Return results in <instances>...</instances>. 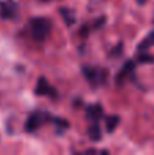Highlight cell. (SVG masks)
I'll list each match as a JSON object with an SVG mask.
<instances>
[{
    "label": "cell",
    "mask_w": 154,
    "mask_h": 155,
    "mask_svg": "<svg viewBox=\"0 0 154 155\" xmlns=\"http://www.w3.org/2000/svg\"><path fill=\"white\" fill-rule=\"evenodd\" d=\"M87 135H89L90 140H93V142H98V140H101L102 134H101V128H100V125H98V123H93L92 125L89 127V129H87Z\"/></svg>",
    "instance_id": "8"
},
{
    "label": "cell",
    "mask_w": 154,
    "mask_h": 155,
    "mask_svg": "<svg viewBox=\"0 0 154 155\" xmlns=\"http://www.w3.org/2000/svg\"><path fill=\"white\" fill-rule=\"evenodd\" d=\"M83 75L92 83L93 86H101L106 80V71L102 68H94V67H83Z\"/></svg>",
    "instance_id": "2"
},
{
    "label": "cell",
    "mask_w": 154,
    "mask_h": 155,
    "mask_svg": "<svg viewBox=\"0 0 154 155\" xmlns=\"http://www.w3.org/2000/svg\"><path fill=\"white\" fill-rule=\"evenodd\" d=\"M44 121H45V114H44L42 112L32 113V114L29 116V118H27V121H26V129L29 132L35 131V129H38L41 125H42Z\"/></svg>",
    "instance_id": "4"
},
{
    "label": "cell",
    "mask_w": 154,
    "mask_h": 155,
    "mask_svg": "<svg viewBox=\"0 0 154 155\" xmlns=\"http://www.w3.org/2000/svg\"><path fill=\"white\" fill-rule=\"evenodd\" d=\"M104 114V110L101 105H90L86 110V116L89 120H92L93 123H98L100 118L102 117Z\"/></svg>",
    "instance_id": "7"
},
{
    "label": "cell",
    "mask_w": 154,
    "mask_h": 155,
    "mask_svg": "<svg viewBox=\"0 0 154 155\" xmlns=\"http://www.w3.org/2000/svg\"><path fill=\"white\" fill-rule=\"evenodd\" d=\"M18 14V5L12 0H7V2L0 3V15L4 19H12Z\"/></svg>",
    "instance_id": "3"
},
{
    "label": "cell",
    "mask_w": 154,
    "mask_h": 155,
    "mask_svg": "<svg viewBox=\"0 0 154 155\" xmlns=\"http://www.w3.org/2000/svg\"><path fill=\"white\" fill-rule=\"evenodd\" d=\"M136 2H138L139 4H145V2H146V0H136Z\"/></svg>",
    "instance_id": "12"
},
{
    "label": "cell",
    "mask_w": 154,
    "mask_h": 155,
    "mask_svg": "<svg viewBox=\"0 0 154 155\" xmlns=\"http://www.w3.org/2000/svg\"><path fill=\"white\" fill-rule=\"evenodd\" d=\"M51 22L46 18H33L30 21V31H32L33 40L42 42L51 33Z\"/></svg>",
    "instance_id": "1"
},
{
    "label": "cell",
    "mask_w": 154,
    "mask_h": 155,
    "mask_svg": "<svg viewBox=\"0 0 154 155\" xmlns=\"http://www.w3.org/2000/svg\"><path fill=\"white\" fill-rule=\"evenodd\" d=\"M35 94L37 95H48V97H56V90L48 83L45 78H40L35 86Z\"/></svg>",
    "instance_id": "5"
},
{
    "label": "cell",
    "mask_w": 154,
    "mask_h": 155,
    "mask_svg": "<svg viewBox=\"0 0 154 155\" xmlns=\"http://www.w3.org/2000/svg\"><path fill=\"white\" fill-rule=\"evenodd\" d=\"M60 12H62L63 19L65 21V23H67L68 26H71V25L75 22V16H74V14L71 12L70 10H67V8H62V10H60Z\"/></svg>",
    "instance_id": "10"
},
{
    "label": "cell",
    "mask_w": 154,
    "mask_h": 155,
    "mask_svg": "<svg viewBox=\"0 0 154 155\" xmlns=\"http://www.w3.org/2000/svg\"><path fill=\"white\" fill-rule=\"evenodd\" d=\"M41 2H49V0H41Z\"/></svg>",
    "instance_id": "13"
},
{
    "label": "cell",
    "mask_w": 154,
    "mask_h": 155,
    "mask_svg": "<svg viewBox=\"0 0 154 155\" xmlns=\"http://www.w3.org/2000/svg\"><path fill=\"white\" fill-rule=\"evenodd\" d=\"M105 121H106L105 123L106 132H108V134H112V132L117 128V125H119L120 117L119 116H116V114H111V116H108V117L105 118Z\"/></svg>",
    "instance_id": "9"
},
{
    "label": "cell",
    "mask_w": 154,
    "mask_h": 155,
    "mask_svg": "<svg viewBox=\"0 0 154 155\" xmlns=\"http://www.w3.org/2000/svg\"><path fill=\"white\" fill-rule=\"evenodd\" d=\"M134 70H135V63L131 61V60L126 61L124 65L122 67V70H120V72L117 74V76H116V83L117 84H123L124 80H127V78L131 76V74L134 72Z\"/></svg>",
    "instance_id": "6"
},
{
    "label": "cell",
    "mask_w": 154,
    "mask_h": 155,
    "mask_svg": "<svg viewBox=\"0 0 154 155\" xmlns=\"http://www.w3.org/2000/svg\"><path fill=\"white\" fill-rule=\"evenodd\" d=\"M138 61L141 63H153L154 61V57L152 54H147V53H142L138 56Z\"/></svg>",
    "instance_id": "11"
}]
</instances>
